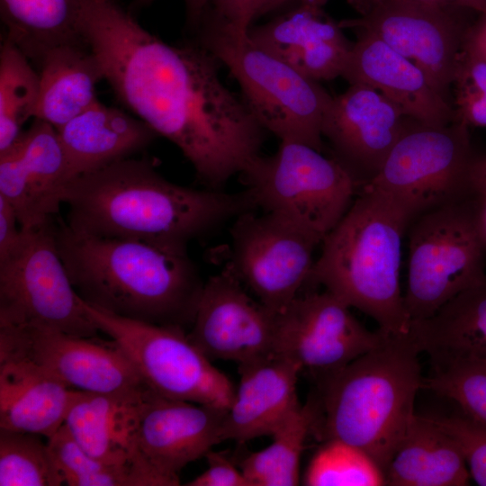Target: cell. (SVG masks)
Segmentation results:
<instances>
[{"label": "cell", "instance_id": "obj_27", "mask_svg": "<svg viewBox=\"0 0 486 486\" xmlns=\"http://www.w3.org/2000/svg\"><path fill=\"white\" fill-rule=\"evenodd\" d=\"M384 477L392 486H464L471 475L455 441L429 416L416 414Z\"/></svg>", "mask_w": 486, "mask_h": 486}, {"label": "cell", "instance_id": "obj_45", "mask_svg": "<svg viewBox=\"0 0 486 486\" xmlns=\"http://www.w3.org/2000/svg\"><path fill=\"white\" fill-rule=\"evenodd\" d=\"M446 6L469 9L476 13L486 11V0H442Z\"/></svg>", "mask_w": 486, "mask_h": 486}, {"label": "cell", "instance_id": "obj_6", "mask_svg": "<svg viewBox=\"0 0 486 486\" xmlns=\"http://www.w3.org/2000/svg\"><path fill=\"white\" fill-rule=\"evenodd\" d=\"M199 43L230 69L265 130L281 141L323 148L322 125L332 96L318 83L257 45L248 32L203 15Z\"/></svg>", "mask_w": 486, "mask_h": 486}, {"label": "cell", "instance_id": "obj_11", "mask_svg": "<svg viewBox=\"0 0 486 486\" xmlns=\"http://www.w3.org/2000/svg\"><path fill=\"white\" fill-rule=\"evenodd\" d=\"M98 328L127 356L157 394L229 410L236 393L230 379L189 340L184 329L112 315L84 302Z\"/></svg>", "mask_w": 486, "mask_h": 486}, {"label": "cell", "instance_id": "obj_46", "mask_svg": "<svg viewBox=\"0 0 486 486\" xmlns=\"http://www.w3.org/2000/svg\"><path fill=\"white\" fill-rule=\"evenodd\" d=\"M384 1V0H348V3L355 7L359 13H362L367 7L372 5L374 3ZM401 1H410L415 3H419L423 4L429 5H442L446 6L443 4L442 0H401Z\"/></svg>", "mask_w": 486, "mask_h": 486}, {"label": "cell", "instance_id": "obj_49", "mask_svg": "<svg viewBox=\"0 0 486 486\" xmlns=\"http://www.w3.org/2000/svg\"><path fill=\"white\" fill-rule=\"evenodd\" d=\"M154 0H135L134 3L136 5L138 6H141V5H144V4H148L151 2H153Z\"/></svg>", "mask_w": 486, "mask_h": 486}, {"label": "cell", "instance_id": "obj_29", "mask_svg": "<svg viewBox=\"0 0 486 486\" xmlns=\"http://www.w3.org/2000/svg\"><path fill=\"white\" fill-rule=\"evenodd\" d=\"M316 393L302 405L273 435L265 449L252 453L240 463L249 486H294L300 482V460L304 443L320 418Z\"/></svg>", "mask_w": 486, "mask_h": 486}, {"label": "cell", "instance_id": "obj_2", "mask_svg": "<svg viewBox=\"0 0 486 486\" xmlns=\"http://www.w3.org/2000/svg\"><path fill=\"white\" fill-rule=\"evenodd\" d=\"M67 224L103 238L187 251L190 241L258 208L248 190L194 189L163 177L145 159L128 158L78 176L67 185Z\"/></svg>", "mask_w": 486, "mask_h": 486}, {"label": "cell", "instance_id": "obj_48", "mask_svg": "<svg viewBox=\"0 0 486 486\" xmlns=\"http://www.w3.org/2000/svg\"><path fill=\"white\" fill-rule=\"evenodd\" d=\"M289 1H292V0H289ZM294 1H298L299 3H303V4H315L321 7L328 2V0H294Z\"/></svg>", "mask_w": 486, "mask_h": 486}, {"label": "cell", "instance_id": "obj_43", "mask_svg": "<svg viewBox=\"0 0 486 486\" xmlns=\"http://www.w3.org/2000/svg\"><path fill=\"white\" fill-rule=\"evenodd\" d=\"M473 194L477 203L480 225L486 240V173H473Z\"/></svg>", "mask_w": 486, "mask_h": 486}, {"label": "cell", "instance_id": "obj_18", "mask_svg": "<svg viewBox=\"0 0 486 486\" xmlns=\"http://www.w3.org/2000/svg\"><path fill=\"white\" fill-rule=\"evenodd\" d=\"M70 180L58 130L40 119L33 118L0 152V195L13 206L22 229L58 216Z\"/></svg>", "mask_w": 486, "mask_h": 486}, {"label": "cell", "instance_id": "obj_15", "mask_svg": "<svg viewBox=\"0 0 486 486\" xmlns=\"http://www.w3.org/2000/svg\"><path fill=\"white\" fill-rule=\"evenodd\" d=\"M277 319L226 266L203 284L187 337L211 361L239 366L275 356Z\"/></svg>", "mask_w": 486, "mask_h": 486}, {"label": "cell", "instance_id": "obj_17", "mask_svg": "<svg viewBox=\"0 0 486 486\" xmlns=\"http://www.w3.org/2000/svg\"><path fill=\"white\" fill-rule=\"evenodd\" d=\"M227 410L152 392L140 417L137 445L143 465L161 486L179 485V472L222 442Z\"/></svg>", "mask_w": 486, "mask_h": 486}, {"label": "cell", "instance_id": "obj_1", "mask_svg": "<svg viewBox=\"0 0 486 486\" xmlns=\"http://www.w3.org/2000/svg\"><path fill=\"white\" fill-rule=\"evenodd\" d=\"M77 26L118 100L173 142L207 188L221 190L259 155L266 130L199 42L166 43L115 0H80Z\"/></svg>", "mask_w": 486, "mask_h": 486}, {"label": "cell", "instance_id": "obj_23", "mask_svg": "<svg viewBox=\"0 0 486 486\" xmlns=\"http://www.w3.org/2000/svg\"><path fill=\"white\" fill-rule=\"evenodd\" d=\"M76 393L29 359L0 357V428L48 439L64 424Z\"/></svg>", "mask_w": 486, "mask_h": 486}, {"label": "cell", "instance_id": "obj_10", "mask_svg": "<svg viewBox=\"0 0 486 486\" xmlns=\"http://www.w3.org/2000/svg\"><path fill=\"white\" fill-rule=\"evenodd\" d=\"M22 229L0 257V326L37 327L94 338L98 328L59 256L56 219Z\"/></svg>", "mask_w": 486, "mask_h": 486}, {"label": "cell", "instance_id": "obj_34", "mask_svg": "<svg viewBox=\"0 0 486 486\" xmlns=\"http://www.w3.org/2000/svg\"><path fill=\"white\" fill-rule=\"evenodd\" d=\"M303 482L309 486H378L385 485V477L365 452L328 439L311 459Z\"/></svg>", "mask_w": 486, "mask_h": 486}, {"label": "cell", "instance_id": "obj_33", "mask_svg": "<svg viewBox=\"0 0 486 486\" xmlns=\"http://www.w3.org/2000/svg\"><path fill=\"white\" fill-rule=\"evenodd\" d=\"M40 435L0 428V486H58L63 480Z\"/></svg>", "mask_w": 486, "mask_h": 486}, {"label": "cell", "instance_id": "obj_37", "mask_svg": "<svg viewBox=\"0 0 486 486\" xmlns=\"http://www.w3.org/2000/svg\"><path fill=\"white\" fill-rule=\"evenodd\" d=\"M288 2L289 0H211L202 15L237 31L248 32L256 17Z\"/></svg>", "mask_w": 486, "mask_h": 486}, {"label": "cell", "instance_id": "obj_13", "mask_svg": "<svg viewBox=\"0 0 486 486\" xmlns=\"http://www.w3.org/2000/svg\"><path fill=\"white\" fill-rule=\"evenodd\" d=\"M476 12L410 1L373 4L355 19L339 22L355 32L371 33L416 64L448 100L455 82L468 30Z\"/></svg>", "mask_w": 486, "mask_h": 486}, {"label": "cell", "instance_id": "obj_42", "mask_svg": "<svg viewBox=\"0 0 486 486\" xmlns=\"http://www.w3.org/2000/svg\"><path fill=\"white\" fill-rule=\"evenodd\" d=\"M464 51L486 61V11L477 14L464 42Z\"/></svg>", "mask_w": 486, "mask_h": 486}, {"label": "cell", "instance_id": "obj_22", "mask_svg": "<svg viewBox=\"0 0 486 486\" xmlns=\"http://www.w3.org/2000/svg\"><path fill=\"white\" fill-rule=\"evenodd\" d=\"M240 381L227 410L221 439L239 443L273 436L301 406L297 364L275 355L238 366Z\"/></svg>", "mask_w": 486, "mask_h": 486}, {"label": "cell", "instance_id": "obj_44", "mask_svg": "<svg viewBox=\"0 0 486 486\" xmlns=\"http://www.w3.org/2000/svg\"><path fill=\"white\" fill-rule=\"evenodd\" d=\"M211 0H184L189 24L197 27Z\"/></svg>", "mask_w": 486, "mask_h": 486}, {"label": "cell", "instance_id": "obj_41", "mask_svg": "<svg viewBox=\"0 0 486 486\" xmlns=\"http://www.w3.org/2000/svg\"><path fill=\"white\" fill-rule=\"evenodd\" d=\"M21 232L22 228L13 206L0 195V257L17 244Z\"/></svg>", "mask_w": 486, "mask_h": 486}, {"label": "cell", "instance_id": "obj_8", "mask_svg": "<svg viewBox=\"0 0 486 486\" xmlns=\"http://www.w3.org/2000/svg\"><path fill=\"white\" fill-rule=\"evenodd\" d=\"M239 176L258 209L286 219L322 240L360 189L336 158L296 141H281L273 155H257Z\"/></svg>", "mask_w": 486, "mask_h": 486}, {"label": "cell", "instance_id": "obj_3", "mask_svg": "<svg viewBox=\"0 0 486 486\" xmlns=\"http://www.w3.org/2000/svg\"><path fill=\"white\" fill-rule=\"evenodd\" d=\"M56 241L75 290L89 305L151 324L192 326L204 283L187 251L81 233L58 217Z\"/></svg>", "mask_w": 486, "mask_h": 486}, {"label": "cell", "instance_id": "obj_21", "mask_svg": "<svg viewBox=\"0 0 486 486\" xmlns=\"http://www.w3.org/2000/svg\"><path fill=\"white\" fill-rule=\"evenodd\" d=\"M341 76L350 85L368 86L420 124L446 126L456 121V111L412 61L376 36L356 32Z\"/></svg>", "mask_w": 486, "mask_h": 486}, {"label": "cell", "instance_id": "obj_9", "mask_svg": "<svg viewBox=\"0 0 486 486\" xmlns=\"http://www.w3.org/2000/svg\"><path fill=\"white\" fill-rule=\"evenodd\" d=\"M478 159L465 123L455 121L436 127L413 121L364 185L397 203L413 220L472 196Z\"/></svg>", "mask_w": 486, "mask_h": 486}, {"label": "cell", "instance_id": "obj_14", "mask_svg": "<svg viewBox=\"0 0 486 486\" xmlns=\"http://www.w3.org/2000/svg\"><path fill=\"white\" fill-rule=\"evenodd\" d=\"M385 336L367 329L349 306L326 290L299 293L278 313L275 355L294 362L319 383L379 346Z\"/></svg>", "mask_w": 486, "mask_h": 486}, {"label": "cell", "instance_id": "obj_38", "mask_svg": "<svg viewBox=\"0 0 486 486\" xmlns=\"http://www.w3.org/2000/svg\"><path fill=\"white\" fill-rule=\"evenodd\" d=\"M208 468L192 481L187 486H249L241 470L236 468L223 454L209 451L204 456Z\"/></svg>", "mask_w": 486, "mask_h": 486}, {"label": "cell", "instance_id": "obj_7", "mask_svg": "<svg viewBox=\"0 0 486 486\" xmlns=\"http://www.w3.org/2000/svg\"><path fill=\"white\" fill-rule=\"evenodd\" d=\"M409 229L403 300L411 322L486 280V240L474 194L418 215Z\"/></svg>", "mask_w": 486, "mask_h": 486}, {"label": "cell", "instance_id": "obj_36", "mask_svg": "<svg viewBox=\"0 0 486 486\" xmlns=\"http://www.w3.org/2000/svg\"><path fill=\"white\" fill-rule=\"evenodd\" d=\"M429 417L455 441L465 458L471 478L478 485L486 486V424L462 412Z\"/></svg>", "mask_w": 486, "mask_h": 486}, {"label": "cell", "instance_id": "obj_32", "mask_svg": "<svg viewBox=\"0 0 486 486\" xmlns=\"http://www.w3.org/2000/svg\"><path fill=\"white\" fill-rule=\"evenodd\" d=\"M52 460L69 486H151L141 474L107 464L86 453L63 424L47 439Z\"/></svg>", "mask_w": 486, "mask_h": 486}, {"label": "cell", "instance_id": "obj_39", "mask_svg": "<svg viewBox=\"0 0 486 486\" xmlns=\"http://www.w3.org/2000/svg\"><path fill=\"white\" fill-rule=\"evenodd\" d=\"M457 86L456 121L468 126L486 127V97L466 86Z\"/></svg>", "mask_w": 486, "mask_h": 486}, {"label": "cell", "instance_id": "obj_16", "mask_svg": "<svg viewBox=\"0 0 486 486\" xmlns=\"http://www.w3.org/2000/svg\"><path fill=\"white\" fill-rule=\"evenodd\" d=\"M7 356L29 359L76 391L108 393L146 385L113 340L0 326V357Z\"/></svg>", "mask_w": 486, "mask_h": 486}, {"label": "cell", "instance_id": "obj_28", "mask_svg": "<svg viewBox=\"0 0 486 486\" xmlns=\"http://www.w3.org/2000/svg\"><path fill=\"white\" fill-rule=\"evenodd\" d=\"M79 4L80 0H0L4 36L39 65L51 50L83 40Z\"/></svg>", "mask_w": 486, "mask_h": 486}, {"label": "cell", "instance_id": "obj_31", "mask_svg": "<svg viewBox=\"0 0 486 486\" xmlns=\"http://www.w3.org/2000/svg\"><path fill=\"white\" fill-rule=\"evenodd\" d=\"M40 75L31 60L4 36L0 49V152L8 148L34 118Z\"/></svg>", "mask_w": 486, "mask_h": 486}, {"label": "cell", "instance_id": "obj_19", "mask_svg": "<svg viewBox=\"0 0 486 486\" xmlns=\"http://www.w3.org/2000/svg\"><path fill=\"white\" fill-rule=\"evenodd\" d=\"M405 118L400 109L377 90L351 84L346 92L332 98L322 135L361 188L377 174L406 130Z\"/></svg>", "mask_w": 486, "mask_h": 486}, {"label": "cell", "instance_id": "obj_12", "mask_svg": "<svg viewBox=\"0 0 486 486\" xmlns=\"http://www.w3.org/2000/svg\"><path fill=\"white\" fill-rule=\"evenodd\" d=\"M233 221L226 266L264 305L283 311L307 284L322 238L270 212H248Z\"/></svg>", "mask_w": 486, "mask_h": 486}, {"label": "cell", "instance_id": "obj_4", "mask_svg": "<svg viewBox=\"0 0 486 486\" xmlns=\"http://www.w3.org/2000/svg\"><path fill=\"white\" fill-rule=\"evenodd\" d=\"M411 221L397 203L363 185L323 238L307 283L322 285L350 308L365 313L382 332L408 333L410 320L400 273L403 237Z\"/></svg>", "mask_w": 486, "mask_h": 486}, {"label": "cell", "instance_id": "obj_20", "mask_svg": "<svg viewBox=\"0 0 486 486\" xmlns=\"http://www.w3.org/2000/svg\"><path fill=\"white\" fill-rule=\"evenodd\" d=\"M152 392L147 385L108 393L76 391L64 425L91 456L161 486L143 465L137 445L140 417Z\"/></svg>", "mask_w": 486, "mask_h": 486}, {"label": "cell", "instance_id": "obj_40", "mask_svg": "<svg viewBox=\"0 0 486 486\" xmlns=\"http://www.w3.org/2000/svg\"><path fill=\"white\" fill-rule=\"evenodd\" d=\"M486 97V61L463 51L455 82Z\"/></svg>", "mask_w": 486, "mask_h": 486}, {"label": "cell", "instance_id": "obj_5", "mask_svg": "<svg viewBox=\"0 0 486 486\" xmlns=\"http://www.w3.org/2000/svg\"><path fill=\"white\" fill-rule=\"evenodd\" d=\"M420 350L406 334L382 342L317 383L321 431L365 452L383 473L416 417Z\"/></svg>", "mask_w": 486, "mask_h": 486}, {"label": "cell", "instance_id": "obj_24", "mask_svg": "<svg viewBox=\"0 0 486 486\" xmlns=\"http://www.w3.org/2000/svg\"><path fill=\"white\" fill-rule=\"evenodd\" d=\"M57 130L71 180L130 158L158 137L139 118L98 100Z\"/></svg>", "mask_w": 486, "mask_h": 486}, {"label": "cell", "instance_id": "obj_47", "mask_svg": "<svg viewBox=\"0 0 486 486\" xmlns=\"http://www.w3.org/2000/svg\"><path fill=\"white\" fill-rule=\"evenodd\" d=\"M475 170L480 173H486V158H479L477 160Z\"/></svg>", "mask_w": 486, "mask_h": 486}, {"label": "cell", "instance_id": "obj_25", "mask_svg": "<svg viewBox=\"0 0 486 486\" xmlns=\"http://www.w3.org/2000/svg\"><path fill=\"white\" fill-rule=\"evenodd\" d=\"M410 334L434 368L459 360H486V280L432 317L411 321Z\"/></svg>", "mask_w": 486, "mask_h": 486}, {"label": "cell", "instance_id": "obj_30", "mask_svg": "<svg viewBox=\"0 0 486 486\" xmlns=\"http://www.w3.org/2000/svg\"><path fill=\"white\" fill-rule=\"evenodd\" d=\"M342 29L321 6L300 3L263 25L250 27L248 33L257 45L294 68L320 44L346 40Z\"/></svg>", "mask_w": 486, "mask_h": 486}, {"label": "cell", "instance_id": "obj_35", "mask_svg": "<svg viewBox=\"0 0 486 486\" xmlns=\"http://www.w3.org/2000/svg\"><path fill=\"white\" fill-rule=\"evenodd\" d=\"M434 370L423 379L422 389L453 400L463 414L486 424V360H459Z\"/></svg>", "mask_w": 486, "mask_h": 486}, {"label": "cell", "instance_id": "obj_26", "mask_svg": "<svg viewBox=\"0 0 486 486\" xmlns=\"http://www.w3.org/2000/svg\"><path fill=\"white\" fill-rule=\"evenodd\" d=\"M38 66L40 95L34 118L58 130L98 100L95 86L104 74L84 39L51 50Z\"/></svg>", "mask_w": 486, "mask_h": 486}]
</instances>
